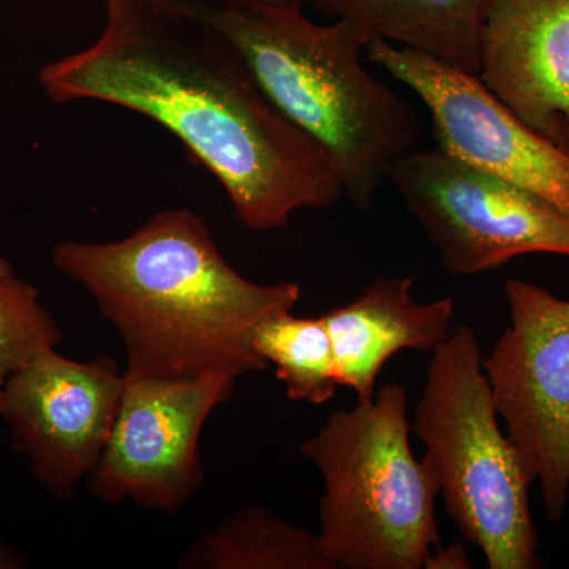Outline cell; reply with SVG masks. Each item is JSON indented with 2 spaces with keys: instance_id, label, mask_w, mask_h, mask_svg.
Listing matches in <instances>:
<instances>
[{
  "instance_id": "obj_2",
  "label": "cell",
  "mask_w": 569,
  "mask_h": 569,
  "mask_svg": "<svg viewBox=\"0 0 569 569\" xmlns=\"http://www.w3.org/2000/svg\"><path fill=\"white\" fill-rule=\"evenodd\" d=\"M51 260L118 332L129 377L238 380L263 372L254 329L301 298L298 283L239 274L204 220L183 208L156 213L119 241L61 242Z\"/></svg>"
},
{
  "instance_id": "obj_8",
  "label": "cell",
  "mask_w": 569,
  "mask_h": 569,
  "mask_svg": "<svg viewBox=\"0 0 569 569\" xmlns=\"http://www.w3.org/2000/svg\"><path fill=\"white\" fill-rule=\"evenodd\" d=\"M123 377L110 440L86 486L104 503L133 501L174 515L203 485L201 432L212 411L230 400L236 378Z\"/></svg>"
},
{
  "instance_id": "obj_12",
  "label": "cell",
  "mask_w": 569,
  "mask_h": 569,
  "mask_svg": "<svg viewBox=\"0 0 569 569\" xmlns=\"http://www.w3.org/2000/svg\"><path fill=\"white\" fill-rule=\"evenodd\" d=\"M413 280L378 276L353 301L325 313L335 346L340 387L356 402L376 397L378 376L392 356L403 350L432 353L451 336L456 306L451 298L415 301Z\"/></svg>"
},
{
  "instance_id": "obj_7",
  "label": "cell",
  "mask_w": 569,
  "mask_h": 569,
  "mask_svg": "<svg viewBox=\"0 0 569 569\" xmlns=\"http://www.w3.org/2000/svg\"><path fill=\"white\" fill-rule=\"evenodd\" d=\"M505 296L509 325L482 366L546 518L559 523L569 501V301L522 279H508Z\"/></svg>"
},
{
  "instance_id": "obj_5",
  "label": "cell",
  "mask_w": 569,
  "mask_h": 569,
  "mask_svg": "<svg viewBox=\"0 0 569 569\" xmlns=\"http://www.w3.org/2000/svg\"><path fill=\"white\" fill-rule=\"evenodd\" d=\"M477 335L459 326L432 351L411 432L426 448L445 507L490 569L542 568L526 460L498 425Z\"/></svg>"
},
{
  "instance_id": "obj_17",
  "label": "cell",
  "mask_w": 569,
  "mask_h": 569,
  "mask_svg": "<svg viewBox=\"0 0 569 569\" xmlns=\"http://www.w3.org/2000/svg\"><path fill=\"white\" fill-rule=\"evenodd\" d=\"M427 569H467L471 568L470 560L462 546L451 545L433 550L426 565Z\"/></svg>"
},
{
  "instance_id": "obj_6",
  "label": "cell",
  "mask_w": 569,
  "mask_h": 569,
  "mask_svg": "<svg viewBox=\"0 0 569 569\" xmlns=\"http://www.w3.org/2000/svg\"><path fill=\"white\" fill-rule=\"evenodd\" d=\"M388 182L451 276L497 271L523 254L569 258L568 212L438 146L408 152Z\"/></svg>"
},
{
  "instance_id": "obj_13",
  "label": "cell",
  "mask_w": 569,
  "mask_h": 569,
  "mask_svg": "<svg viewBox=\"0 0 569 569\" xmlns=\"http://www.w3.org/2000/svg\"><path fill=\"white\" fill-rule=\"evenodd\" d=\"M351 22L370 39L425 52L478 74L479 28L486 0H306Z\"/></svg>"
},
{
  "instance_id": "obj_9",
  "label": "cell",
  "mask_w": 569,
  "mask_h": 569,
  "mask_svg": "<svg viewBox=\"0 0 569 569\" xmlns=\"http://www.w3.org/2000/svg\"><path fill=\"white\" fill-rule=\"evenodd\" d=\"M366 54L421 100L438 148L569 213V153L527 126L478 74L380 39L369 40Z\"/></svg>"
},
{
  "instance_id": "obj_11",
  "label": "cell",
  "mask_w": 569,
  "mask_h": 569,
  "mask_svg": "<svg viewBox=\"0 0 569 569\" xmlns=\"http://www.w3.org/2000/svg\"><path fill=\"white\" fill-rule=\"evenodd\" d=\"M479 80L569 153V0H486Z\"/></svg>"
},
{
  "instance_id": "obj_14",
  "label": "cell",
  "mask_w": 569,
  "mask_h": 569,
  "mask_svg": "<svg viewBox=\"0 0 569 569\" xmlns=\"http://www.w3.org/2000/svg\"><path fill=\"white\" fill-rule=\"evenodd\" d=\"M186 569H337L320 533L299 529L261 507L236 512L197 539L181 557Z\"/></svg>"
},
{
  "instance_id": "obj_1",
  "label": "cell",
  "mask_w": 569,
  "mask_h": 569,
  "mask_svg": "<svg viewBox=\"0 0 569 569\" xmlns=\"http://www.w3.org/2000/svg\"><path fill=\"white\" fill-rule=\"evenodd\" d=\"M99 39L40 70L54 103L100 102L162 126L238 219L280 230L342 200L331 160L269 102L242 56L187 0H104Z\"/></svg>"
},
{
  "instance_id": "obj_4",
  "label": "cell",
  "mask_w": 569,
  "mask_h": 569,
  "mask_svg": "<svg viewBox=\"0 0 569 569\" xmlns=\"http://www.w3.org/2000/svg\"><path fill=\"white\" fill-rule=\"evenodd\" d=\"M410 432L407 389L392 381L299 447L325 481L320 537L337 568L422 569L440 548V481L415 458Z\"/></svg>"
},
{
  "instance_id": "obj_18",
  "label": "cell",
  "mask_w": 569,
  "mask_h": 569,
  "mask_svg": "<svg viewBox=\"0 0 569 569\" xmlns=\"http://www.w3.org/2000/svg\"><path fill=\"white\" fill-rule=\"evenodd\" d=\"M28 567V561L17 552L9 542L0 538V569H21Z\"/></svg>"
},
{
  "instance_id": "obj_19",
  "label": "cell",
  "mask_w": 569,
  "mask_h": 569,
  "mask_svg": "<svg viewBox=\"0 0 569 569\" xmlns=\"http://www.w3.org/2000/svg\"><path fill=\"white\" fill-rule=\"evenodd\" d=\"M209 2H244V0H209ZM295 2H301L307 6L306 0H295Z\"/></svg>"
},
{
  "instance_id": "obj_15",
  "label": "cell",
  "mask_w": 569,
  "mask_h": 569,
  "mask_svg": "<svg viewBox=\"0 0 569 569\" xmlns=\"http://www.w3.org/2000/svg\"><path fill=\"white\" fill-rule=\"evenodd\" d=\"M253 348L276 367L288 399L323 406L336 396L339 372L323 317H295L290 310L266 318L254 329Z\"/></svg>"
},
{
  "instance_id": "obj_3",
  "label": "cell",
  "mask_w": 569,
  "mask_h": 569,
  "mask_svg": "<svg viewBox=\"0 0 569 569\" xmlns=\"http://www.w3.org/2000/svg\"><path fill=\"white\" fill-rule=\"evenodd\" d=\"M230 41L280 114L331 160L343 198L367 211L395 164L421 146L417 111L362 63L370 37L318 24L295 0H187Z\"/></svg>"
},
{
  "instance_id": "obj_16",
  "label": "cell",
  "mask_w": 569,
  "mask_h": 569,
  "mask_svg": "<svg viewBox=\"0 0 569 569\" xmlns=\"http://www.w3.org/2000/svg\"><path fill=\"white\" fill-rule=\"evenodd\" d=\"M61 342V329L41 302L39 288L0 257V396L11 373Z\"/></svg>"
},
{
  "instance_id": "obj_10",
  "label": "cell",
  "mask_w": 569,
  "mask_h": 569,
  "mask_svg": "<svg viewBox=\"0 0 569 569\" xmlns=\"http://www.w3.org/2000/svg\"><path fill=\"white\" fill-rule=\"evenodd\" d=\"M126 377L110 356L77 361L58 348L41 351L11 373L0 396L14 451L31 477L69 501L102 458L118 417Z\"/></svg>"
}]
</instances>
